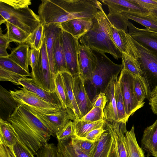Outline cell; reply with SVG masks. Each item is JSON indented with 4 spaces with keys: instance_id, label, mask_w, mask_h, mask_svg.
<instances>
[{
    "instance_id": "cell-50",
    "label": "cell",
    "mask_w": 157,
    "mask_h": 157,
    "mask_svg": "<svg viewBox=\"0 0 157 157\" xmlns=\"http://www.w3.org/2000/svg\"><path fill=\"white\" fill-rule=\"evenodd\" d=\"M0 157H16L12 147H8L0 143Z\"/></svg>"
},
{
    "instance_id": "cell-6",
    "label": "cell",
    "mask_w": 157,
    "mask_h": 157,
    "mask_svg": "<svg viewBox=\"0 0 157 157\" xmlns=\"http://www.w3.org/2000/svg\"><path fill=\"white\" fill-rule=\"evenodd\" d=\"M31 78L34 82L45 90L50 92L56 91L55 78L56 75L52 71L47 52L45 38L40 50L37 62L32 70Z\"/></svg>"
},
{
    "instance_id": "cell-1",
    "label": "cell",
    "mask_w": 157,
    "mask_h": 157,
    "mask_svg": "<svg viewBox=\"0 0 157 157\" xmlns=\"http://www.w3.org/2000/svg\"><path fill=\"white\" fill-rule=\"evenodd\" d=\"M9 122L22 142L33 155L48 143L51 136V130L24 104H19L10 115Z\"/></svg>"
},
{
    "instance_id": "cell-32",
    "label": "cell",
    "mask_w": 157,
    "mask_h": 157,
    "mask_svg": "<svg viewBox=\"0 0 157 157\" xmlns=\"http://www.w3.org/2000/svg\"><path fill=\"white\" fill-rule=\"evenodd\" d=\"M134 75V89L135 95L138 103L143 107L145 103L144 100L148 97L147 86L142 76Z\"/></svg>"
},
{
    "instance_id": "cell-23",
    "label": "cell",
    "mask_w": 157,
    "mask_h": 157,
    "mask_svg": "<svg viewBox=\"0 0 157 157\" xmlns=\"http://www.w3.org/2000/svg\"><path fill=\"white\" fill-rule=\"evenodd\" d=\"M63 79L67 98V108L73 112L76 119L79 120L82 116L77 104L73 91V77L68 72H61Z\"/></svg>"
},
{
    "instance_id": "cell-27",
    "label": "cell",
    "mask_w": 157,
    "mask_h": 157,
    "mask_svg": "<svg viewBox=\"0 0 157 157\" xmlns=\"http://www.w3.org/2000/svg\"><path fill=\"white\" fill-rule=\"evenodd\" d=\"M28 44H21L15 48L8 57L26 71L29 72V59L30 51Z\"/></svg>"
},
{
    "instance_id": "cell-49",
    "label": "cell",
    "mask_w": 157,
    "mask_h": 157,
    "mask_svg": "<svg viewBox=\"0 0 157 157\" xmlns=\"http://www.w3.org/2000/svg\"><path fill=\"white\" fill-rule=\"evenodd\" d=\"M40 54V51L34 48H31L30 49L29 62V65L31 69H33L36 65L38 59Z\"/></svg>"
},
{
    "instance_id": "cell-2",
    "label": "cell",
    "mask_w": 157,
    "mask_h": 157,
    "mask_svg": "<svg viewBox=\"0 0 157 157\" xmlns=\"http://www.w3.org/2000/svg\"><path fill=\"white\" fill-rule=\"evenodd\" d=\"M92 20L91 28L78 39L79 43L92 50L108 53L115 59L121 58L122 53L110 35L109 29L111 23L103 10H99Z\"/></svg>"
},
{
    "instance_id": "cell-22",
    "label": "cell",
    "mask_w": 157,
    "mask_h": 157,
    "mask_svg": "<svg viewBox=\"0 0 157 157\" xmlns=\"http://www.w3.org/2000/svg\"><path fill=\"white\" fill-rule=\"evenodd\" d=\"M119 13L127 19L132 20L143 25L146 29L157 33V18L149 12L141 13L127 12Z\"/></svg>"
},
{
    "instance_id": "cell-41",
    "label": "cell",
    "mask_w": 157,
    "mask_h": 157,
    "mask_svg": "<svg viewBox=\"0 0 157 157\" xmlns=\"http://www.w3.org/2000/svg\"><path fill=\"white\" fill-rule=\"evenodd\" d=\"M25 77L21 75L6 70L0 67V80L1 81H10L20 85L19 80Z\"/></svg>"
},
{
    "instance_id": "cell-7",
    "label": "cell",
    "mask_w": 157,
    "mask_h": 157,
    "mask_svg": "<svg viewBox=\"0 0 157 157\" xmlns=\"http://www.w3.org/2000/svg\"><path fill=\"white\" fill-rule=\"evenodd\" d=\"M19 88L20 90H10V92L19 104L25 105L47 114L55 113L62 108L61 106L46 101L23 87Z\"/></svg>"
},
{
    "instance_id": "cell-31",
    "label": "cell",
    "mask_w": 157,
    "mask_h": 157,
    "mask_svg": "<svg viewBox=\"0 0 157 157\" xmlns=\"http://www.w3.org/2000/svg\"><path fill=\"white\" fill-rule=\"evenodd\" d=\"M5 24L7 29L6 34L10 42L21 44L26 42L29 36L26 32L8 22L6 21Z\"/></svg>"
},
{
    "instance_id": "cell-53",
    "label": "cell",
    "mask_w": 157,
    "mask_h": 157,
    "mask_svg": "<svg viewBox=\"0 0 157 157\" xmlns=\"http://www.w3.org/2000/svg\"><path fill=\"white\" fill-rule=\"evenodd\" d=\"M6 47H0V57H8L9 54L7 51V48Z\"/></svg>"
},
{
    "instance_id": "cell-3",
    "label": "cell",
    "mask_w": 157,
    "mask_h": 157,
    "mask_svg": "<svg viewBox=\"0 0 157 157\" xmlns=\"http://www.w3.org/2000/svg\"><path fill=\"white\" fill-rule=\"evenodd\" d=\"M95 55V66L90 77L84 81L86 90L92 102L100 93H104L114 76H118L123 67L121 64H116L105 54L92 50Z\"/></svg>"
},
{
    "instance_id": "cell-47",
    "label": "cell",
    "mask_w": 157,
    "mask_h": 157,
    "mask_svg": "<svg viewBox=\"0 0 157 157\" xmlns=\"http://www.w3.org/2000/svg\"><path fill=\"white\" fill-rule=\"evenodd\" d=\"M107 101V100L104 93H100L93 99L92 102L93 107H98L104 110Z\"/></svg>"
},
{
    "instance_id": "cell-36",
    "label": "cell",
    "mask_w": 157,
    "mask_h": 157,
    "mask_svg": "<svg viewBox=\"0 0 157 157\" xmlns=\"http://www.w3.org/2000/svg\"><path fill=\"white\" fill-rule=\"evenodd\" d=\"M0 67L25 77H31V73L8 57H0Z\"/></svg>"
},
{
    "instance_id": "cell-25",
    "label": "cell",
    "mask_w": 157,
    "mask_h": 157,
    "mask_svg": "<svg viewBox=\"0 0 157 157\" xmlns=\"http://www.w3.org/2000/svg\"><path fill=\"white\" fill-rule=\"evenodd\" d=\"M19 140L14 128L9 122L0 118V143L7 147H13Z\"/></svg>"
},
{
    "instance_id": "cell-52",
    "label": "cell",
    "mask_w": 157,
    "mask_h": 157,
    "mask_svg": "<svg viewBox=\"0 0 157 157\" xmlns=\"http://www.w3.org/2000/svg\"><path fill=\"white\" fill-rule=\"evenodd\" d=\"M116 147V144L113 143L112 144L108 157H117Z\"/></svg>"
},
{
    "instance_id": "cell-14",
    "label": "cell",
    "mask_w": 157,
    "mask_h": 157,
    "mask_svg": "<svg viewBox=\"0 0 157 157\" xmlns=\"http://www.w3.org/2000/svg\"><path fill=\"white\" fill-rule=\"evenodd\" d=\"M118 80L117 76H113L104 92L107 100L103 110L104 119L106 121L119 122L115 94Z\"/></svg>"
},
{
    "instance_id": "cell-26",
    "label": "cell",
    "mask_w": 157,
    "mask_h": 157,
    "mask_svg": "<svg viewBox=\"0 0 157 157\" xmlns=\"http://www.w3.org/2000/svg\"><path fill=\"white\" fill-rule=\"evenodd\" d=\"M74 136L76 138L83 139L86 135L91 131L103 127L105 123V119L94 122H90L75 119L73 121Z\"/></svg>"
},
{
    "instance_id": "cell-20",
    "label": "cell",
    "mask_w": 157,
    "mask_h": 157,
    "mask_svg": "<svg viewBox=\"0 0 157 157\" xmlns=\"http://www.w3.org/2000/svg\"><path fill=\"white\" fill-rule=\"evenodd\" d=\"M19 104L14 99L10 91L0 86L1 118L9 122L10 117Z\"/></svg>"
},
{
    "instance_id": "cell-37",
    "label": "cell",
    "mask_w": 157,
    "mask_h": 157,
    "mask_svg": "<svg viewBox=\"0 0 157 157\" xmlns=\"http://www.w3.org/2000/svg\"><path fill=\"white\" fill-rule=\"evenodd\" d=\"M56 91L60 101L62 107L67 109V98L65 84L60 72L56 75L55 78Z\"/></svg>"
},
{
    "instance_id": "cell-33",
    "label": "cell",
    "mask_w": 157,
    "mask_h": 157,
    "mask_svg": "<svg viewBox=\"0 0 157 157\" xmlns=\"http://www.w3.org/2000/svg\"><path fill=\"white\" fill-rule=\"evenodd\" d=\"M44 25L42 22L38 25L33 32L29 36L26 42L31 48L40 51L44 37Z\"/></svg>"
},
{
    "instance_id": "cell-38",
    "label": "cell",
    "mask_w": 157,
    "mask_h": 157,
    "mask_svg": "<svg viewBox=\"0 0 157 157\" xmlns=\"http://www.w3.org/2000/svg\"><path fill=\"white\" fill-rule=\"evenodd\" d=\"M75 142L82 151L89 157H93L98 141L93 142L72 136Z\"/></svg>"
},
{
    "instance_id": "cell-43",
    "label": "cell",
    "mask_w": 157,
    "mask_h": 157,
    "mask_svg": "<svg viewBox=\"0 0 157 157\" xmlns=\"http://www.w3.org/2000/svg\"><path fill=\"white\" fill-rule=\"evenodd\" d=\"M16 157H35L28 148L19 140L12 147Z\"/></svg>"
},
{
    "instance_id": "cell-4",
    "label": "cell",
    "mask_w": 157,
    "mask_h": 157,
    "mask_svg": "<svg viewBox=\"0 0 157 157\" xmlns=\"http://www.w3.org/2000/svg\"><path fill=\"white\" fill-rule=\"evenodd\" d=\"M8 22L29 35L41 23L38 15L29 7L15 9L0 1V24Z\"/></svg>"
},
{
    "instance_id": "cell-48",
    "label": "cell",
    "mask_w": 157,
    "mask_h": 157,
    "mask_svg": "<svg viewBox=\"0 0 157 157\" xmlns=\"http://www.w3.org/2000/svg\"><path fill=\"white\" fill-rule=\"evenodd\" d=\"M148 100L152 112L157 115V87L151 92Z\"/></svg>"
},
{
    "instance_id": "cell-30",
    "label": "cell",
    "mask_w": 157,
    "mask_h": 157,
    "mask_svg": "<svg viewBox=\"0 0 157 157\" xmlns=\"http://www.w3.org/2000/svg\"><path fill=\"white\" fill-rule=\"evenodd\" d=\"M105 128L106 130L101 135L98 142L93 157L108 156L113 141V136Z\"/></svg>"
},
{
    "instance_id": "cell-35",
    "label": "cell",
    "mask_w": 157,
    "mask_h": 157,
    "mask_svg": "<svg viewBox=\"0 0 157 157\" xmlns=\"http://www.w3.org/2000/svg\"><path fill=\"white\" fill-rule=\"evenodd\" d=\"M122 64L123 68L134 75L142 76L141 64L139 60L122 53Z\"/></svg>"
},
{
    "instance_id": "cell-19",
    "label": "cell",
    "mask_w": 157,
    "mask_h": 157,
    "mask_svg": "<svg viewBox=\"0 0 157 157\" xmlns=\"http://www.w3.org/2000/svg\"><path fill=\"white\" fill-rule=\"evenodd\" d=\"M107 6L109 11L120 13L122 12H133L146 13L149 12L133 2L132 0H100Z\"/></svg>"
},
{
    "instance_id": "cell-39",
    "label": "cell",
    "mask_w": 157,
    "mask_h": 157,
    "mask_svg": "<svg viewBox=\"0 0 157 157\" xmlns=\"http://www.w3.org/2000/svg\"><path fill=\"white\" fill-rule=\"evenodd\" d=\"M36 157H61L57 147L53 143H47L38 151Z\"/></svg>"
},
{
    "instance_id": "cell-34",
    "label": "cell",
    "mask_w": 157,
    "mask_h": 157,
    "mask_svg": "<svg viewBox=\"0 0 157 157\" xmlns=\"http://www.w3.org/2000/svg\"><path fill=\"white\" fill-rule=\"evenodd\" d=\"M115 94L119 122L126 123L129 118L126 113L122 90L118 81L115 87Z\"/></svg>"
},
{
    "instance_id": "cell-15",
    "label": "cell",
    "mask_w": 157,
    "mask_h": 157,
    "mask_svg": "<svg viewBox=\"0 0 157 157\" xmlns=\"http://www.w3.org/2000/svg\"><path fill=\"white\" fill-rule=\"evenodd\" d=\"M92 19H73L60 23V26L62 30L79 39L91 28L93 25Z\"/></svg>"
},
{
    "instance_id": "cell-21",
    "label": "cell",
    "mask_w": 157,
    "mask_h": 157,
    "mask_svg": "<svg viewBox=\"0 0 157 157\" xmlns=\"http://www.w3.org/2000/svg\"><path fill=\"white\" fill-rule=\"evenodd\" d=\"M116 136L120 157H128L126 148L125 134L127 132L126 123L105 121Z\"/></svg>"
},
{
    "instance_id": "cell-54",
    "label": "cell",
    "mask_w": 157,
    "mask_h": 157,
    "mask_svg": "<svg viewBox=\"0 0 157 157\" xmlns=\"http://www.w3.org/2000/svg\"><path fill=\"white\" fill-rule=\"evenodd\" d=\"M150 13L157 18V7L149 11Z\"/></svg>"
},
{
    "instance_id": "cell-24",
    "label": "cell",
    "mask_w": 157,
    "mask_h": 157,
    "mask_svg": "<svg viewBox=\"0 0 157 157\" xmlns=\"http://www.w3.org/2000/svg\"><path fill=\"white\" fill-rule=\"evenodd\" d=\"M57 147L61 157H89L82 151L72 136L66 140L58 141Z\"/></svg>"
},
{
    "instance_id": "cell-40",
    "label": "cell",
    "mask_w": 157,
    "mask_h": 157,
    "mask_svg": "<svg viewBox=\"0 0 157 157\" xmlns=\"http://www.w3.org/2000/svg\"><path fill=\"white\" fill-rule=\"evenodd\" d=\"M74 134V125L73 121L70 120L56 136L58 141H62L66 140Z\"/></svg>"
},
{
    "instance_id": "cell-9",
    "label": "cell",
    "mask_w": 157,
    "mask_h": 157,
    "mask_svg": "<svg viewBox=\"0 0 157 157\" xmlns=\"http://www.w3.org/2000/svg\"><path fill=\"white\" fill-rule=\"evenodd\" d=\"M28 106L34 114L51 130L55 136L69 121H74L76 119L74 114L68 108L62 107L55 113L47 114Z\"/></svg>"
},
{
    "instance_id": "cell-17",
    "label": "cell",
    "mask_w": 157,
    "mask_h": 157,
    "mask_svg": "<svg viewBox=\"0 0 157 157\" xmlns=\"http://www.w3.org/2000/svg\"><path fill=\"white\" fill-rule=\"evenodd\" d=\"M60 24H51L44 25V35L46 47L50 66L53 72L56 75V70L53 56V47L56 39L61 33Z\"/></svg>"
},
{
    "instance_id": "cell-29",
    "label": "cell",
    "mask_w": 157,
    "mask_h": 157,
    "mask_svg": "<svg viewBox=\"0 0 157 157\" xmlns=\"http://www.w3.org/2000/svg\"><path fill=\"white\" fill-rule=\"evenodd\" d=\"M53 52L55 64L57 72H68L61 42V34L55 40Z\"/></svg>"
},
{
    "instance_id": "cell-44",
    "label": "cell",
    "mask_w": 157,
    "mask_h": 157,
    "mask_svg": "<svg viewBox=\"0 0 157 157\" xmlns=\"http://www.w3.org/2000/svg\"><path fill=\"white\" fill-rule=\"evenodd\" d=\"M15 9L29 7L32 4L30 0H0Z\"/></svg>"
},
{
    "instance_id": "cell-42",
    "label": "cell",
    "mask_w": 157,
    "mask_h": 157,
    "mask_svg": "<svg viewBox=\"0 0 157 157\" xmlns=\"http://www.w3.org/2000/svg\"><path fill=\"white\" fill-rule=\"evenodd\" d=\"M103 119H104L103 110L99 107H93L88 113L79 120L94 122Z\"/></svg>"
},
{
    "instance_id": "cell-11",
    "label": "cell",
    "mask_w": 157,
    "mask_h": 157,
    "mask_svg": "<svg viewBox=\"0 0 157 157\" xmlns=\"http://www.w3.org/2000/svg\"><path fill=\"white\" fill-rule=\"evenodd\" d=\"M128 34L136 42L148 49L157 52V33L140 29L128 21Z\"/></svg>"
},
{
    "instance_id": "cell-51",
    "label": "cell",
    "mask_w": 157,
    "mask_h": 157,
    "mask_svg": "<svg viewBox=\"0 0 157 157\" xmlns=\"http://www.w3.org/2000/svg\"><path fill=\"white\" fill-rule=\"evenodd\" d=\"M10 42L6 34H3L2 33L1 28L0 32V47H6L8 48Z\"/></svg>"
},
{
    "instance_id": "cell-28",
    "label": "cell",
    "mask_w": 157,
    "mask_h": 157,
    "mask_svg": "<svg viewBox=\"0 0 157 157\" xmlns=\"http://www.w3.org/2000/svg\"><path fill=\"white\" fill-rule=\"evenodd\" d=\"M127 150L128 157H145L144 152L137 142L134 126L127 131L125 134Z\"/></svg>"
},
{
    "instance_id": "cell-5",
    "label": "cell",
    "mask_w": 157,
    "mask_h": 157,
    "mask_svg": "<svg viewBox=\"0 0 157 157\" xmlns=\"http://www.w3.org/2000/svg\"><path fill=\"white\" fill-rule=\"evenodd\" d=\"M132 40L138 51V60L147 86L148 100L151 92L157 87V52L145 48L132 38Z\"/></svg>"
},
{
    "instance_id": "cell-8",
    "label": "cell",
    "mask_w": 157,
    "mask_h": 157,
    "mask_svg": "<svg viewBox=\"0 0 157 157\" xmlns=\"http://www.w3.org/2000/svg\"><path fill=\"white\" fill-rule=\"evenodd\" d=\"M134 79V75L123 68L118 80L122 90L126 113L128 118L142 107L138 103L135 95Z\"/></svg>"
},
{
    "instance_id": "cell-10",
    "label": "cell",
    "mask_w": 157,
    "mask_h": 157,
    "mask_svg": "<svg viewBox=\"0 0 157 157\" xmlns=\"http://www.w3.org/2000/svg\"><path fill=\"white\" fill-rule=\"evenodd\" d=\"M61 40L68 72L73 77L79 75L78 39L62 30Z\"/></svg>"
},
{
    "instance_id": "cell-45",
    "label": "cell",
    "mask_w": 157,
    "mask_h": 157,
    "mask_svg": "<svg viewBox=\"0 0 157 157\" xmlns=\"http://www.w3.org/2000/svg\"><path fill=\"white\" fill-rule=\"evenodd\" d=\"M106 130V129L104 127V125L103 127L94 129L89 132L83 140L93 142H98L99 140L101 135Z\"/></svg>"
},
{
    "instance_id": "cell-13",
    "label": "cell",
    "mask_w": 157,
    "mask_h": 157,
    "mask_svg": "<svg viewBox=\"0 0 157 157\" xmlns=\"http://www.w3.org/2000/svg\"><path fill=\"white\" fill-rule=\"evenodd\" d=\"M78 59L79 75L84 81L90 77L95 66L96 57L92 50L79 43Z\"/></svg>"
},
{
    "instance_id": "cell-18",
    "label": "cell",
    "mask_w": 157,
    "mask_h": 157,
    "mask_svg": "<svg viewBox=\"0 0 157 157\" xmlns=\"http://www.w3.org/2000/svg\"><path fill=\"white\" fill-rule=\"evenodd\" d=\"M142 148L147 152V156L157 157V119L144 131L141 140Z\"/></svg>"
},
{
    "instance_id": "cell-16",
    "label": "cell",
    "mask_w": 157,
    "mask_h": 157,
    "mask_svg": "<svg viewBox=\"0 0 157 157\" xmlns=\"http://www.w3.org/2000/svg\"><path fill=\"white\" fill-rule=\"evenodd\" d=\"M19 83L23 88L46 101L62 106L56 92L45 90L36 84L31 78L25 77L21 78Z\"/></svg>"
},
{
    "instance_id": "cell-12",
    "label": "cell",
    "mask_w": 157,
    "mask_h": 157,
    "mask_svg": "<svg viewBox=\"0 0 157 157\" xmlns=\"http://www.w3.org/2000/svg\"><path fill=\"white\" fill-rule=\"evenodd\" d=\"M73 77V91L75 99L82 117L93 107L86 90L84 81L80 75Z\"/></svg>"
},
{
    "instance_id": "cell-46",
    "label": "cell",
    "mask_w": 157,
    "mask_h": 157,
    "mask_svg": "<svg viewBox=\"0 0 157 157\" xmlns=\"http://www.w3.org/2000/svg\"><path fill=\"white\" fill-rule=\"evenodd\" d=\"M143 8L149 11L157 7V0H132Z\"/></svg>"
}]
</instances>
